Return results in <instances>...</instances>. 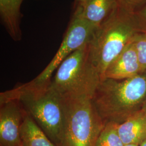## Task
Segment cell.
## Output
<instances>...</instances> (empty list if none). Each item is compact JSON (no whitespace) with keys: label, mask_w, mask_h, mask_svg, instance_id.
Wrapping results in <instances>:
<instances>
[{"label":"cell","mask_w":146,"mask_h":146,"mask_svg":"<svg viewBox=\"0 0 146 146\" xmlns=\"http://www.w3.org/2000/svg\"><path fill=\"white\" fill-rule=\"evenodd\" d=\"M135 13L143 31H146V3L142 6Z\"/></svg>","instance_id":"obj_16"},{"label":"cell","mask_w":146,"mask_h":146,"mask_svg":"<svg viewBox=\"0 0 146 146\" xmlns=\"http://www.w3.org/2000/svg\"><path fill=\"white\" fill-rule=\"evenodd\" d=\"M117 131L126 145H140L146 139V120L142 112L117 125Z\"/></svg>","instance_id":"obj_11"},{"label":"cell","mask_w":146,"mask_h":146,"mask_svg":"<svg viewBox=\"0 0 146 146\" xmlns=\"http://www.w3.org/2000/svg\"><path fill=\"white\" fill-rule=\"evenodd\" d=\"M64 127L61 146H94L106 122L94 106L92 94L61 95Z\"/></svg>","instance_id":"obj_3"},{"label":"cell","mask_w":146,"mask_h":146,"mask_svg":"<svg viewBox=\"0 0 146 146\" xmlns=\"http://www.w3.org/2000/svg\"><path fill=\"white\" fill-rule=\"evenodd\" d=\"M22 146H56L26 112L21 128Z\"/></svg>","instance_id":"obj_12"},{"label":"cell","mask_w":146,"mask_h":146,"mask_svg":"<svg viewBox=\"0 0 146 146\" xmlns=\"http://www.w3.org/2000/svg\"><path fill=\"white\" fill-rule=\"evenodd\" d=\"M117 5L116 0H86L74 13L99 28Z\"/></svg>","instance_id":"obj_9"},{"label":"cell","mask_w":146,"mask_h":146,"mask_svg":"<svg viewBox=\"0 0 146 146\" xmlns=\"http://www.w3.org/2000/svg\"><path fill=\"white\" fill-rule=\"evenodd\" d=\"M142 72L146 70V31H142L134 37L133 40Z\"/></svg>","instance_id":"obj_14"},{"label":"cell","mask_w":146,"mask_h":146,"mask_svg":"<svg viewBox=\"0 0 146 146\" xmlns=\"http://www.w3.org/2000/svg\"><path fill=\"white\" fill-rule=\"evenodd\" d=\"M146 96V76L137 75L122 81L106 78L98 85L93 98L102 119L117 122Z\"/></svg>","instance_id":"obj_4"},{"label":"cell","mask_w":146,"mask_h":146,"mask_svg":"<svg viewBox=\"0 0 146 146\" xmlns=\"http://www.w3.org/2000/svg\"><path fill=\"white\" fill-rule=\"evenodd\" d=\"M26 113L16 100L0 101V146H22L21 125Z\"/></svg>","instance_id":"obj_7"},{"label":"cell","mask_w":146,"mask_h":146,"mask_svg":"<svg viewBox=\"0 0 146 146\" xmlns=\"http://www.w3.org/2000/svg\"><path fill=\"white\" fill-rule=\"evenodd\" d=\"M140 146H146V139L142 141V142L141 143V144L139 145Z\"/></svg>","instance_id":"obj_18"},{"label":"cell","mask_w":146,"mask_h":146,"mask_svg":"<svg viewBox=\"0 0 146 146\" xmlns=\"http://www.w3.org/2000/svg\"><path fill=\"white\" fill-rule=\"evenodd\" d=\"M51 80L36 82L33 80L0 94V101L15 100L49 139L61 146L64 127L62 96L52 88Z\"/></svg>","instance_id":"obj_1"},{"label":"cell","mask_w":146,"mask_h":146,"mask_svg":"<svg viewBox=\"0 0 146 146\" xmlns=\"http://www.w3.org/2000/svg\"><path fill=\"white\" fill-rule=\"evenodd\" d=\"M24 0H0V17L3 26L15 41L22 38L21 5Z\"/></svg>","instance_id":"obj_10"},{"label":"cell","mask_w":146,"mask_h":146,"mask_svg":"<svg viewBox=\"0 0 146 146\" xmlns=\"http://www.w3.org/2000/svg\"><path fill=\"white\" fill-rule=\"evenodd\" d=\"M142 31L135 13L119 5L99 27L88 43V60L101 81L110 64Z\"/></svg>","instance_id":"obj_2"},{"label":"cell","mask_w":146,"mask_h":146,"mask_svg":"<svg viewBox=\"0 0 146 146\" xmlns=\"http://www.w3.org/2000/svg\"><path fill=\"white\" fill-rule=\"evenodd\" d=\"M141 112H142V113L143 114V115L145 116V117L146 120V109H144L142 111H141Z\"/></svg>","instance_id":"obj_19"},{"label":"cell","mask_w":146,"mask_h":146,"mask_svg":"<svg viewBox=\"0 0 146 146\" xmlns=\"http://www.w3.org/2000/svg\"><path fill=\"white\" fill-rule=\"evenodd\" d=\"M125 146H139V145H126Z\"/></svg>","instance_id":"obj_20"},{"label":"cell","mask_w":146,"mask_h":146,"mask_svg":"<svg viewBox=\"0 0 146 146\" xmlns=\"http://www.w3.org/2000/svg\"><path fill=\"white\" fill-rule=\"evenodd\" d=\"M117 125L113 121L106 122L94 146H125L119 135Z\"/></svg>","instance_id":"obj_13"},{"label":"cell","mask_w":146,"mask_h":146,"mask_svg":"<svg viewBox=\"0 0 146 146\" xmlns=\"http://www.w3.org/2000/svg\"><path fill=\"white\" fill-rule=\"evenodd\" d=\"M98 28L74 13L58 52L47 67L33 80L36 82L51 80L52 74L61 63L72 52L88 43Z\"/></svg>","instance_id":"obj_6"},{"label":"cell","mask_w":146,"mask_h":146,"mask_svg":"<svg viewBox=\"0 0 146 146\" xmlns=\"http://www.w3.org/2000/svg\"><path fill=\"white\" fill-rule=\"evenodd\" d=\"M141 72V66L132 41L110 64L105 73L104 79H127L135 76Z\"/></svg>","instance_id":"obj_8"},{"label":"cell","mask_w":146,"mask_h":146,"mask_svg":"<svg viewBox=\"0 0 146 146\" xmlns=\"http://www.w3.org/2000/svg\"><path fill=\"white\" fill-rule=\"evenodd\" d=\"M86 0H75L74 1V8L80 7L84 4Z\"/></svg>","instance_id":"obj_17"},{"label":"cell","mask_w":146,"mask_h":146,"mask_svg":"<svg viewBox=\"0 0 146 146\" xmlns=\"http://www.w3.org/2000/svg\"><path fill=\"white\" fill-rule=\"evenodd\" d=\"M118 5L129 12L135 13L146 3V0H116Z\"/></svg>","instance_id":"obj_15"},{"label":"cell","mask_w":146,"mask_h":146,"mask_svg":"<svg viewBox=\"0 0 146 146\" xmlns=\"http://www.w3.org/2000/svg\"><path fill=\"white\" fill-rule=\"evenodd\" d=\"M88 43L69 55L56 69L51 84L61 95H94L101 82L89 63Z\"/></svg>","instance_id":"obj_5"}]
</instances>
